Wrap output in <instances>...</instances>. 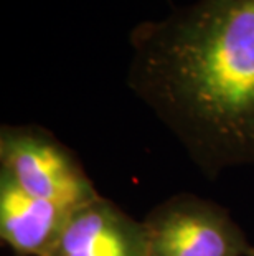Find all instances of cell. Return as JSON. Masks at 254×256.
Segmentation results:
<instances>
[{
	"instance_id": "6da1fadb",
	"label": "cell",
	"mask_w": 254,
	"mask_h": 256,
	"mask_svg": "<svg viewBox=\"0 0 254 256\" xmlns=\"http://www.w3.org/2000/svg\"><path fill=\"white\" fill-rule=\"evenodd\" d=\"M126 84L203 176L254 166V0H195L129 34Z\"/></svg>"
},
{
	"instance_id": "7a4b0ae2",
	"label": "cell",
	"mask_w": 254,
	"mask_h": 256,
	"mask_svg": "<svg viewBox=\"0 0 254 256\" xmlns=\"http://www.w3.org/2000/svg\"><path fill=\"white\" fill-rule=\"evenodd\" d=\"M0 170L28 194L69 212L101 197L78 156L40 124H2Z\"/></svg>"
},
{
	"instance_id": "3957f363",
	"label": "cell",
	"mask_w": 254,
	"mask_h": 256,
	"mask_svg": "<svg viewBox=\"0 0 254 256\" xmlns=\"http://www.w3.org/2000/svg\"><path fill=\"white\" fill-rule=\"evenodd\" d=\"M149 256H251L254 244L225 206L193 194H175L142 220Z\"/></svg>"
},
{
	"instance_id": "277c9868",
	"label": "cell",
	"mask_w": 254,
	"mask_h": 256,
	"mask_svg": "<svg viewBox=\"0 0 254 256\" xmlns=\"http://www.w3.org/2000/svg\"><path fill=\"white\" fill-rule=\"evenodd\" d=\"M50 256H149L147 232L101 195L69 214Z\"/></svg>"
},
{
	"instance_id": "5b68a950",
	"label": "cell",
	"mask_w": 254,
	"mask_h": 256,
	"mask_svg": "<svg viewBox=\"0 0 254 256\" xmlns=\"http://www.w3.org/2000/svg\"><path fill=\"white\" fill-rule=\"evenodd\" d=\"M69 214L28 194L0 170V238L18 256H50Z\"/></svg>"
},
{
	"instance_id": "8992f818",
	"label": "cell",
	"mask_w": 254,
	"mask_h": 256,
	"mask_svg": "<svg viewBox=\"0 0 254 256\" xmlns=\"http://www.w3.org/2000/svg\"><path fill=\"white\" fill-rule=\"evenodd\" d=\"M251 256H254V248H253V253H251Z\"/></svg>"
}]
</instances>
